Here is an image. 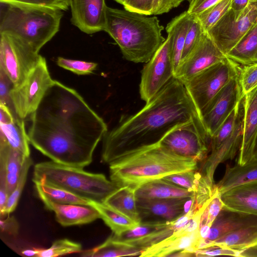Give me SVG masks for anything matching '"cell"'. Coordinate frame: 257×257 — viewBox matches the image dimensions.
<instances>
[{
  "label": "cell",
  "instance_id": "obj_46",
  "mask_svg": "<svg viewBox=\"0 0 257 257\" xmlns=\"http://www.w3.org/2000/svg\"><path fill=\"white\" fill-rule=\"evenodd\" d=\"M153 3L154 0H126L123 6L126 10L151 16Z\"/></svg>",
  "mask_w": 257,
  "mask_h": 257
},
{
  "label": "cell",
  "instance_id": "obj_42",
  "mask_svg": "<svg viewBox=\"0 0 257 257\" xmlns=\"http://www.w3.org/2000/svg\"><path fill=\"white\" fill-rule=\"evenodd\" d=\"M0 3L64 11L70 7V0H0Z\"/></svg>",
  "mask_w": 257,
  "mask_h": 257
},
{
  "label": "cell",
  "instance_id": "obj_30",
  "mask_svg": "<svg viewBox=\"0 0 257 257\" xmlns=\"http://www.w3.org/2000/svg\"><path fill=\"white\" fill-rule=\"evenodd\" d=\"M226 57L242 66L257 62V22Z\"/></svg>",
  "mask_w": 257,
  "mask_h": 257
},
{
  "label": "cell",
  "instance_id": "obj_56",
  "mask_svg": "<svg viewBox=\"0 0 257 257\" xmlns=\"http://www.w3.org/2000/svg\"><path fill=\"white\" fill-rule=\"evenodd\" d=\"M115 1H116L117 3L121 4V5H122L124 4V3L126 1V0H114Z\"/></svg>",
  "mask_w": 257,
  "mask_h": 257
},
{
  "label": "cell",
  "instance_id": "obj_21",
  "mask_svg": "<svg viewBox=\"0 0 257 257\" xmlns=\"http://www.w3.org/2000/svg\"><path fill=\"white\" fill-rule=\"evenodd\" d=\"M256 224L257 215L232 210L224 206L212 223L209 235L200 248L209 246L214 241L227 233Z\"/></svg>",
  "mask_w": 257,
  "mask_h": 257
},
{
  "label": "cell",
  "instance_id": "obj_34",
  "mask_svg": "<svg viewBox=\"0 0 257 257\" xmlns=\"http://www.w3.org/2000/svg\"><path fill=\"white\" fill-rule=\"evenodd\" d=\"M33 182L40 199L45 198L59 204L90 205V200L63 189L41 181Z\"/></svg>",
  "mask_w": 257,
  "mask_h": 257
},
{
  "label": "cell",
  "instance_id": "obj_1",
  "mask_svg": "<svg viewBox=\"0 0 257 257\" xmlns=\"http://www.w3.org/2000/svg\"><path fill=\"white\" fill-rule=\"evenodd\" d=\"M30 116V144L63 165L88 166L107 132L104 120L75 90L55 80Z\"/></svg>",
  "mask_w": 257,
  "mask_h": 257
},
{
  "label": "cell",
  "instance_id": "obj_5",
  "mask_svg": "<svg viewBox=\"0 0 257 257\" xmlns=\"http://www.w3.org/2000/svg\"><path fill=\"white\" fill-rule=\"evenodd\" d=\"M0 3V33L18 37L36 52L39 53L59 30L63 11Z\"/></svg>",
  "mask_w": 257,
  "mask_h": 257
},
{
  "label": "cell",
  "instance_id": "obj_50",
  "mask_svg": "<svg viewBox=\"0 0 257 257\" xmlns=\"http://www.w3.org/2000/svg\"><path fill=\"white\" fill-rule=\"evenodd\" d=\"M0 228L1 232L16 236L18 234L19 224L14 216L1 218Z\"/></svg>",
  "mask_w": 257,
  "mask_h": 257
},
{
  "label": "cell",
  "instance_id": "obj_54",
  "mask_svg": "<svg viewBox=\"0 0 257 257\" xmlns=\"http://www.w3.org/2000/svg\"><path fill=\"white\" fill-rule=\"evenodd\" d=\"M239 256L257 257V244L241 251Z\"/></svg>",
  "mask_w": 257,
  "mask_h": 257
},
{
  "label": "cell",
  "instance_id": "obj_44",
  "mask_svg": "<svg viewBox=\"0 0 257 257\" xmlns=\"http://www.w3.org/2000/svg\"><path fill=\"white\" fill-rule=\"evenodd\" d=\"M204 32L200 21L194 15L186 34L181 61L185 58L193 49Z\"/></svg>",
  "mask_w": 257,
  "mask_h": 257
},
{
  "label": "cell",
  "instance_id": "obj_38",
  "mask_svg": "<svg viewBox=\"0 0 257 257\" xmlns=\"http://www.w3.org/2000/svg\"><path fill=\"white\" fill-rule=\"evenodd\" d=\"M162 179L194 193L206 181L209 182L198 169L169 175Z\"/></svg>",
  "mask_w": 257,
  "mask_h": 257
},
{
  "label": "cell",
  "instance_id": "obj_14",
  "mask_svg": "<svg viewBox=\"0 0 257 257\" xmlns=\"http://www.w3.org/2000/svg\"><path fill=\"white\" fill-rule=\"evenodd\" d=\"M226 58L208 34L204 32L193 49L180 61L174 77L183 83Z\"/></svg>",
  "mask_w": 257,
  "mask_h": 257
},
{
  "label": "cell",
  "instance_id": "obj_47",
  "mask_svg": "<svg viewBox=\"0 0 257 257\" xmlns=\"http://www.w3.org/2000/svg\"><path fill=\"white\" fill-rule=\"evenodd\" d=\"M9 194L8 190L6 162L4 157L0 155V216H2Z\"/></svg>",
  "mask_w": 257,
  "mask_h": 257
},
{
  "label": "cell",
  "instance_id": "obj_43",
  "mask_svg": "<svg viewBox=\"0 0 257 257\" xmlns=\"http://www.w3.org/2000/svg\"><path fill=\"white\" fill-rule=\"evenodd\" d=\"M56 63L59 67L78 75L92 73L97 66V64L94 62L72 60L61 57H58Z\"/></svg>",
  "mask_w": 257,
  "mask_h": 257
},
{
  "label": "cell",
  "instance_id": "obj_53",
  "mask_svg": "<svg viewBox=\"0 0 257 257\" xmlns=\"http://www.w3.org/2000/svg\"><path fill=\"white\" fill-rule=\"evenodd\" d=\"M257 0H231V7L234 12L242 13L251 3Z\"/></svg>",
  "mask_w": 257,
  "mask_h": 257
},
{
  "label": "cell",
  "instance_id": "obj_3",
  "mask_svg": "<svg viewBox=\"0 0 257 257\" xmlns=\"http://www.w3.org/2000/svg\"><path fill=\"white\" fill-rule=\"evenodd\" d=\"M109 165L112 182L119 187L136 189L169 175L198 169V162L194 159L178 155L159 142L132 151Z\"/></svg>",
  "mask_w": 257,
  "mask_h": 257
},
{
  "label": "cell",
  "instance_id": "obj_57",
  "mask_svg": "<svg viewBox=\"0 0 257 257\" xmlns=\"http://www.w3.org/2000/svg\"><path fill=\"white\" fill-rule=\"evenodd\" d=\"M193 0H188V2L190 4Z\"/></svg>",
  "mask_w": 257,
  "mask_h": 257
},
{
  "label": "cell",
  "instance_id": "obj_52",
  "mask_svg": "<svg viewBox=\"0 0 257 257\" xmlns=\"http://www.w3.org/2000/svg\"><path fill=\"white\" fill-rule=\"evenodd\" d=\"M0 124L10 123L18 117L16 113L9 107L2 103H0Z\"/></svg>",
  "mask_w": 257,
  "mask_h": 257
},
{
  "label": "cell",
  "instance_id": "obj_35",
  "mask_svg": "<svg viewBox=\"0 0 257 257\" xmlns=\"http://www.w3.org/2000/svg\"><path fill=\"white\" fill-rule=\"evenodd\" d=\"M82 250L80 243L67 238L56 240L48 248H34L23 250L26 256L37 257H54L80 252Z\"/></svg>",
  "mask_w": 257,
  "mask_h": 257
},
{
  "label": "cell",
  "instance_id": "obj_11",
  "mask_svg": "<svg viewBox=\"0 0 257 257\" xmlns=\"http://www.w3.org/2000/svg\"><path fill=\"white\" fill-rule=\"evenodd\" d=\"M256 22L257 2H254L241 13L230 9L207 33L226 56Z\"/></svg>",
  "mask_w": 257,
  "mask_h": 257
},
{
  "label": "cell",
  "instance_id": "obj_9",
  "mask_svg": "<svg viewBox=\"0 0 257 257\" xmlns=\"http://www.w3.org/2000/svg\"><path fill=\"white\" fill-rule=\"evenodd\" d=\"M42 57L18 37L0 33V70L6 74L14 86L25 80Z\"/></svg>",
  "mask_w": 257,
  "mask_h": 257
},
{
  "label": "cell",
  "instance_id": "obj_20",
  "mask_svg": "<svg viewBox=\"0 0 257 257\" xmlns=\"http://www.w3.org/2000/svg\"><path fill=\"white\" fill-rule=\"evenodd\" d=\"M200 242L199 231L187 232L179 229L170 236L143 250L140 256H169L182 250L194 253Z\"/></svg>",
  "mask_w": 257,
  "mask_h": 257
},
{
  "label": "cell",
  "instance_id": "obj_27",
  "mask_svg": "<svg viewBox=\"0 0 257 257\" xmlns=\"http://www.w3.org/2000/svg\"><path fill=\"white\" fill-rule=\"evenodd\" d=\"M135 192L136 189L130 186L119 187L108 196L103 203L140 223Z\"/></svg>",
  "mask_w": 257,
  "mask_h": 257
},
{
  "label": "cell",
  "instance_id": "obj_15",
  "mask_svg": "<svg viewBox=\"0 0 257 257\" xmlns=\"http://www.w3.org/2000/svg\"><path fill=\"white\" fill-rule=\"evenodd\" d=\"M192 200V198H137L140 221L170 222L176 220L189 210Z\"/></svg>",
  "mask_w": 257,
  "mask_h": 257
},
{
  "label": "cell",
  "instance_id": "obj_24",
  "mask_svg": "<svg viewBox=\"0 0 257 257\" xmlns=\"http://www.w3.org/2000/svg\"><path fill=\"white\" fill-rule=\"evenodd\" d=\"M193 16L185 11L172 19L166 27L170 39L174 73L181 61L186 34Z\"/></svg>",
  "mask_w": 257,
  "mask_h": 257
},
{
  "label": "cell",
  "instance_id": "obj_18",
  "mask_svg": "<svg viewBox=\"0 0 257 257\" xmlns=\"http://www.w3.org/2000/svg\"><path fill=\"white\" fill-rule=\"evenodd\" d=\"M243 130L236 164L243 165L254 157L257 142V87L243 95Z\"/></svg>",
  "mask_w": 257,
  "mask_h": 257
},
{
  "label": "cell",
  "instance_id": "obj_22",
  "mask_svg": "<svg viewBox=\"0 0 257 257\" xmlns=\"http://www.w3.org/2000/svg\"><path fill=\"white\" fill-rule=\"evenodd\" d=\"M41 199L48 209L54 212L57 222L63 226L87 224L100 218L98 210L91 205L64 204Z\"/></svg>",
  "mask_w": 257,
  "mask_h": 257
},
{
  "label": "cell",
  "instance_id": "obj_33",
  "mask_svg": "<svg viewBox=\"0 0 257 257\" xmlns=\"http://www.w3.org/2000/svg\"><path fill=\"white\" fill-rule=\"evenodd\" d=\"M90 204L98 210L100 215V218L115 235H120L124 232L134 228L139 224L103 203L90 201Z\"/></svg>",
  "mask_w": 257,
  "mask_h": 257
},
{
  "label": "cell",
  "instance_id": "obj_41",
  "mask_svg": "<svg viewBox=\"0 0 257 257\" xmlns=\"http://www.w3.org/2000/svg\"><path fill=\"white\" fill-rule=\"evenodd\" d=\"M238 77L243 95L255 88L257 87V62L239 67Z\"/></svg>",
  "mask_w": 257,
  "mask_h": 257
},
{
  "label": "cell",
  "instance_id": "obj_48",
  "mask_svg": "<svg viewBox=\"0 0 257 257\" xmlns=\"http://www.w3.org/2000/svg\"><path fill=\"white\" fill-rule=\"evenodd\" d=\"M13 87L10 79L3 71L0 70V103L6 105L15 112L10 95Z\"/></svg>",
  "mask_w": 257,
  "mask_h": 257
},
{
  "label": "cell",
  "instance_id": "obj_39",
  "mask_svg": "<svg viewBox=\"0 0 257 257\" xmlns=\"http://www.w3.org/2000/svg\"><path fill=\"white\" fill-rule=\"evenodd\" d=\"M231 0H221L205 11L195 15L203 30L207 32L231 9Z\"/></svg>",
  "mask_w": 257,
  "mask_h": 257
},
{
  "label": "cell",
  "instance_id": "obj_8",
  "mask_svg": "<svg viewBox=\"0 0 257 257\" xmlns=\"http://www.w3.org/2000/svg\"><path fill=\"white\" fill-rule=\"evenodd\" d=\"M239 67L226 57L183 83L200 115L221 89L238 74Z\"/></svg>",
  "mask_w": 257,
  "mask_h": 257
},
{
  "label": "cell",
  "instance_id": "obj_23",
  "mask_svg": "<svg viewBox=\"0 0 257 257\" xmlns=\"http://www.w3.org/2000/svg\"><path fill=\"white\" fill-rule=\"evenodd\" d=\"M220 197L229 209L257 215V181L234 187L221 193Z\"/></svg>",
  "mask_w": 257,
  "mask_h": 257
},
{
  "label": "cell",
  "instance_id": "obj_45",
  "mask_svg": "<svg viewBox=\"0 0 257 257\" xmlns=\"http://www.w3.org/2000/svg\"><path fill=\"white\" fill-rule=\"evenodd\" d=\"M240 251L219 246H210L194 251L195 256H213L217 255H231L239 256Z\"/></svg>",
  "mask_w": 257,
  "mask_h": 257
},
{
  "label": "cell",
  "instance_id": "obj_31",
  "mask_svg": "<svg viewBox=\"0 0 257 257\" xmlns=\"http://www.w3.org/2000/svg\"><path fill=\"white\" fill-rule=\"evenodd\" d=\"M0 141L5 142L26 157H30V142L24 119L19 117L8 124H0Z\"/></svg>",
  "mask_w": 257,
  "mask_h": 257
},
{
  "label": "cell",
  "instance_id": "obj_4",
  "mask_svg": "<svg viewBox=\"0 0 257 257\" xmlns=\"http://www.w3.org/2000/svg\"><path fill=\"white\" fill-rule=\"evenodd\" d=\"M157 17L107 7L103 31L119 46L123 57L134 63H147L166 39Z\"/></svg>",
  "mask_w": 257,
  "mask_h": 257
},
{
  "label": "cell",
  "instance_id": "obj_12",
  "mask_svg": "<svg viewBox=\"0 0 257 257\" xmlns=\"http://www.w3.org/2000/svg\"><path fill=\"white\" fill-rule=\"evenodd\" d=\"M141 71L139 92L146 102L152 99L174 77V68L167 37Z\"/></svg>",
  "mask_w": 257,
  "mask_h": 257
},
{
  "label": "cell",
  "instance_id": "obj_13",
  "mask_svg": "<svg viewBox=\"0 0 257 257\" xmlns=\"http://www.w3.org/2000/svg\"><path fill=\"white\" fill-rule=\"evenodd\" d=\"M238 74L230 79L200 113L210 139L243 96Z\"/></svg>",
  "mask_w": 257,
  "mask_h": 257
},
{
  "label": "cell",
  "instance_id": "obj_37",
  "mask_svg": "<svg viewBox=\"0 0 257 257\" xmlns=\"http://www.w3.org/2000/svg\"><path fill=\"white\" fill-rule=\"evenodd\" d=\"M224 206L220 194L216 189L201 217L199 231L201 243L208 237L212 223Z\"/></svg>",
  "mask_w": 257,
  "mask_h": 257
},
{
  "label": "cell",
  "instance_id": "obj_26",
  "mask_svg": "<svg viewBox=\"0 0 257 257\" xmlns=\"http://www.w3.org/2000/svg\"><path fill=\"white\" fill-rule=\"evenodd\" d=\"M257 181V158H253L243 165H226L223 177L215 184L220 194L238 185Z\"/></svg>",
  "mask_w": 257,
  "mask_h": 257
},
{
  "label": "cell",
  "instance_id": "obj_28",
  "mask_svg": "<svg viewBox=\"0 0 257 257\" xmlns=\"http://www.w3.org/2000/svg\"><path fill=\"white\" fill-rule=\"evenodd\" d=\"M142 250L131 244L116 239L112 234L102 243L92 248L81 251L83 257H114L139 256Z\"/></svg>",
  "mask_w": 257,
  "mask_h": 257
},
{
  "label": "cell",
  "instance_id": "obj_32",
  "mask_svg": "<svg viewBox=\"0 0 257 257\" xmlns=\"http://www.w3.org/2000/svg\"><path fill=\"white\" fill-rule=\"evenodd\" d=\"M0 155L5 159L8 190L10 195L17 185L24 163L28 157L3 141H0Z\"/></svg>",
  "mask_w": 257,
  "mask_h": 257
},
{
  "label": "cell",
  "instance_id": "obj_40",
  "mask_svg": "<svg viewBox=\"0 0 257 257\" xmlns=\"http://www.w3.org/2000/svg\"><path fill=\"white\" fill-rule=\"evenodd\" d=\"M32 164L33 161L31 157H27L24 163L17 185L9 195L3 214L1 218L9 215L16 209L26 182L29 170Z\"/></svg>",
  "mask_w": 257,
  "mask_h": 257
},
{
  "label": "cell",
  "instance_id": "obj_7",
  "mask_svg": "<svg viewBox=\"0 0 257 257\" xmlns=\"http://www.w3.org/2000/svg\"><path fill=\"white\" fill-rule=\"evenodd\" d=\"M159 143L178 155L202 163L208 156L210 137L197 115L172 129Z\"/></svg>",
  "mask_w": 257,
  "mask_h": 257
},
{
  "label": "cell",
  "instance_id": "obj_25",
  "mask_svg": "<svg viewBox=\"0 0 257 257\" xmlns=\"http://www.w3.org/2000/svg\"><path fill=\"white\" fill-rule=\"evenodd\" d=\"M137 198L167 199L193 198L194 193L163 179L141 185L136 189Z\"/></svg>",
  "mask_w": 257,
  "mask_h": 257
},
{
  "label": "cell",
  "instance_id": "obj_6",
  "mask_svg": "<svg viewBox=\"0 0 257 257\" xmlns=\"http://www.w3.org/2000/svg\"><path fill=\"white\" fill-rule=\"evenodd\" d=\"M33 181H41L90 201L103 203L119 187L103 174L85 171L83 168L43 162L34 168Z\"/></svg>",
  "mask_w": 257,
  "mask_h": 257
},
{
  "label": "cell",
  "instance_id": "obj_2",
  "mask_svg": "<svg viewBox=\"0 0 257 257\" xmlns=\"http://www.w3.org/2000/svg\"><path fill=\"white\" fill-rule=\"evenodd\" d=\"M200 115L184 85L173 77L136 113L103 138L101 161L110 164L142 147L156 144L172 129Z\"/></svg>",
  "mask_w": 257,
  "mask_h": 257
},
{
  "label": "cell",
  "instance_id": "obj_55",
  "mask_svg": "<svg viewBox=\"0 0 257 257\" xmlns=\"http://www.w3.org/2000/svg\"><path fill=\"white\" fill-rule=\"evenodd\" d=\"M253 158H257V142L256 143V146L254 152V157Z\"/></svg>",
  "mask_w": 257,
  "mask_h": 257
},
{
  "label": "cell",
  "instance_id": "obj_19",
  "mask_svg": "<svg viewBox=\"0 0 257 257\" xmlns=\"http://www.w3.org/2000/svg\"><path fill=\"white\" fill-rule=\"evenodd\" d=\"M243 111L232 134L217 149L211 151L198 169L212 184H215L213 176L218 165L233 159L239 151L242 136Z\"/></svg>",
  "mask_w": 257,
  "mask_h": 257
},
{
  "label": "cell",
  "instance_id": "obj_17",
  "mask_svg": "<svg viewBox=\"0 0 257 257\" xmlns=\"http://www.w3.org/2000/svg\"><path fill=\"white\" fill-rule=\"evenodd\" d=\"M177 230L174 221L170 222H141L120 235L117 240L134 245L143 251L170 236Z\"/></svg>",
  "mask_w": 257,
  "mask_h": 257
},
{
  "label": "cell",
  "instance_id": "obj_49",
  "mask_svg": "<svg viewBox=\"0 0 257 257\" xmlns=\"http://www.w3.org/2000/svg\"><path fill=\"white\" fill-rule=\"evenodd\" d=\"M188 0H154L152 15H158L169 12L178 7L183 2Z\"/></svg>",
  "mask_w": 257,
  "mask_h": 257
},
{
  "label": "cell",
  "instance_id": "obj_16",
  "mask_svg": "<svg viewBox=\"0 0 257 257\" xmlns=\"http://www.w3.org/2000/svg\"><path fill=\"white\" fill-rule=\"evenodd\" d=\"M107 7L105 0H70V21L87 34L103 31Z\"/></svg>",
  "mask_w": 257,
  "mask_h": 257
},
{
  "label": "cell",
  "instance_id": "obj_29",
  "mask_svg": "<svg viewBox=\"0 0 257 257\" xmlns=\"http://www.w3.org/2000/svg\"><path fill=\"white\" fill-rule=\"evenodd\" d=\"M256 244L257 224L227 233L214 241L209 246L216 245L241 251Z\"/></svg>",
  "mask_w": 257,
  "mask_h": 257
},
{
  "label": "cell",
  "instance_id": "obj_51",
  "mask_svg": "<svg viewBox=\"0 0 257 257\" xmlns=\"http://www.w3.org/2000/svg\"><path fill=\"white\" fill-rule=\"evenodd\" d=\"M221 0H193L187 11L190 14L197 15L205 11Z\"/></svg>",
  "mask_w": 257,
  "mask_h": 257
},
{
  "label": "cell",
  "instance_id": "obj_10",
  "mask_svg": "<svg viewBox=\"0 0 257 257\" xmlns=\"http://www.w3.org/2000/svg\"><path fill=\"white\" fill-rule=\"evenodd\" d=\"M54 80L46 59L42 57L25 80L11 91V98L16 114L24 119L37 109Z\"/></svg>",
  "mask_w": 257,
  "mask_h": 257
},
{
  "label": "cell",
  "instance_id": "obj_36",
  "mask_svg": "<svg viewBox=\"0 0 257 257\" xmlns=\"http://www.w3.org/2000/svg\"><path fill=\"white\" fill-rule=\"evenodd\" d=\"M242 100L243 97L211 138V151L217 149L233 133L243 110Z\"/></svg>",
  "mask_w": 257,
  "mask_h": 257
}]
</instances>
